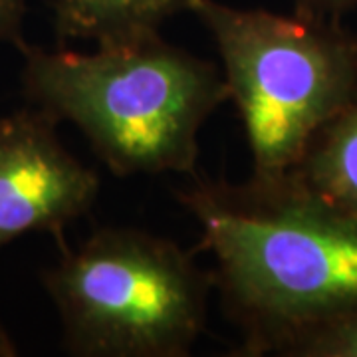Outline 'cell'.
Wrapping results in <instances>:
<instances>
[{"label": "cell", "mask_w": 357, "mask_h": 357, "mask_svg": "<svg viewBox=\"0 0 357 357\" xmlns=\"http://www.w3.org/2000/svg\"><path fill=\"white\" fill-rule=\"evenodd\" d=\"M199 222L213 280L246 356H278L298 333L357 310V217L294 171L178 192Z\"/></svg>", "instance_id": "1"}, {"label": "cell", "mask_w": 357, "mask_h": 357, "mask_svg": "<svg viewBox=\"0 0 357 357\" xmlns=\"http://www.w3.org/2000/svg\"><path fill=\"white\" fill-rule=\"evenodd\" d=\"M18 50L28 103L74 123L114 175L197 177L201 129L229 100L213 62L159 34L93 52Z\"/></svg>", "instance_id": "2"}, {"label": "cell", "mask_w": 357, "mask_h": 357, "mask_svg": "<svg viewBox=\"0 0 357 357\" xmlns=\"http://www.w3.org/2000/svg\"><path fill=\"white\" fill-rule=\"evenodd\" d=\"M187 10L217 46L252 175L292 171L319 129L357 100V34L337 22L220 0H189Z\"/></svg>", "instance_id": "3"}, {"label": "cell", "mask_w": 357, "mask_h": 357, "mask_svg": "<svg viewBox=\"0 0 357 357\" xmlns=\"http://www.w3.org/2000/svg\"><path fill=\"white\" fill-rule=\"evenodd\" d=\"M42 282L66 349L84 357L189 356L215 284L173 241L126 227L66 248Z\"/></svg>", "instance_id": "4"}, {"label": "cell", "mask_w": 357, "mask_h": 357, "mask_svg": "<svg viewBox=\"0 0 357 357\" xmlns=\"http://www.w3.org/2000/svg\"><path fill=\"white\" fill-rule=\"evenodd\" d=\"M58 123L34 105L0 117V248L30 232L60 234L98 199L100 178L62 145Z\"/></svg>", "instance_id": "5"}, {"label": "cell", "mask_w": 357, "mask_h": 357, "mask_svg": "<svg viewBox=\"0 0 357 357\" xmlns=\"http://www.w3.org/2000/svg\"><path fill=\"white\" fill-rule=\"evenodd\" d=\"M189 0H54L60 40H91L96 46L159 34Z\"/></svg>", "instance_id": "6"}, {"label": "cell", "mask_w": 357, "mask_h": 357, "mask_svg": "<svg viewBox=\"0 0 357 357\" xmlns=\"http://www.w3.org/2000/svg\"><path fill=\"white\" fill-rule=\"evenodd\" d=\"M292 171L310 189L357 217V100L319 129Z\"/></svg>", "instance_id": "7"}, {"label": "cell", "mask_w": 357, "mask_h": 357, "mask_svg": "<svg viewBox=\"0 0 357 357\" xmlns=\"http://www.w3.org/2000/svg\"><path fill=\"white\" fill-rule=\"evenodd\" d=\"M278 356L357 357V310L298 333Z\"/></svg>", "instance_id": "8"}, {"label": "cell", "mask_w": 357, "mask_h": 357, "mask_svg": "<svg viewBox=\"0 0 357 357\" xmlns=\"http://www.w3.org/2000/svg\"><path fill=\"white\" fill-rule=\"evenodd\" d=\"M24 14L26 0H0V44H14L18 48L24 42Z\"/></svg>", "instance_id": "9"}, {"label": "cell", "mask_w": 357, "mask_h": 357, "mask_svg": "<svg viewBox=\"0 0 357 357\" xmlns=\"http://www.w3.org/2000/svg\"><path fill=\"white\" fill-rule=\"evenodd\" d=\"M300 10L307 13H342L347 8L357 6V0H296Z\"/></svg>", "instance_id": "10"}, {"label": "cell", "mask_w": 357, "mask_h": 357, "mask_svg": "<svg viewBox=\"0 0 357 357\" xmlns=\"http://www.w3.org/2000/svg\"><path fill=\"white\" fill-rule=\"evenodd\" d=\"M16 356V345L8 337V333L0 330V357H13Z\"/></svg>", "instance_id": "11"}]
</instances>
